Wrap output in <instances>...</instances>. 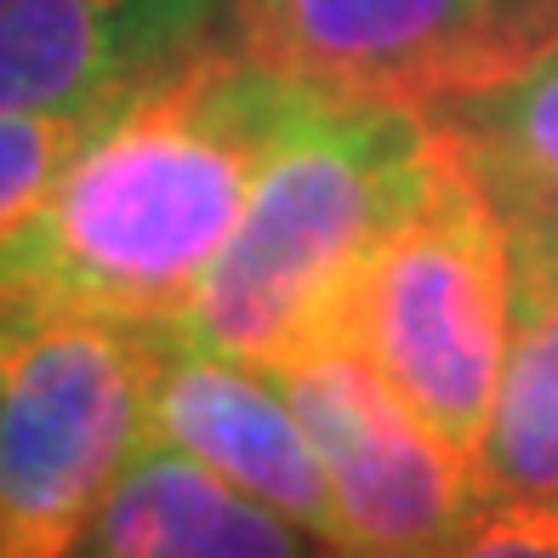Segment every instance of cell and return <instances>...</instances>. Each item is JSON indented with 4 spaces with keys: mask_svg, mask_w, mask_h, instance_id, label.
Returning a JSON list of instances; mask_svg holds the SVG:
<instances>
[{
    "mask_svg": "<svg viewBox=\"0 0 558 558\" xmlns=\"http://www.w3.org/2000/svg\"><path fill=\"white\" fill-rule=\"evenodd\" d=\"M302 92L228 35L148 74L58 177L29 234L23 291L171 331L234 240Z\"/></svg>",
    "mask_w": 558,
    "mask_h": 558,
    "instance_id": "obj_1",
    "label": "cell"
},
{
    "mask_svg": "<svg viewBox=\"0 0 558 558\" xmlns=\"http://www.w3.org/2000/svg\"><path fill=\"white\" fill-rule=\"evenodd\" d=\"M439 155L445 132L427 109L308 86L171 337L251 371L348 337L365 268L434 183Z\"/></svg>",
    "mask_w": 558,
    "mask_h": 558,
    "instance_id": "obj_2",
    "label": "cell"
},
{
    "mask_svg": "<svg viewBox=\"0 0 558 558\" xmlns=\"http://www.w3.org/2000/svg\"><path fill=\"white\" fill-rule=\"evenodd\" d=\"M160 325L0 302V558H69L143 445Z\"/></svg>",
    "mask_w": 558,
    "mask_h": 558,
    "instance_id": "obj_3",
    "label": "cell"
},
{
    "mask_svg": "<svg viewBox=\"0 0 558 558\" xmlns=\"http://www.w3.org/2000/svg\"><path fill=\"white\" fill-rule=\"evenodd\" d=\"M348 337L473 462L513 337V228L450 132L434 183L365 268Z\"/></svg>",
    "mask_w": 558,
    "mask_h": 558,
    "instance_id": "obj_4",
    "label": "cell"
},
{
    "mask_svg": "<svg viewBox=\"0 0 558 558\" xmlns=\"http://www.w3.org/2000/svg\"><path fill=\"white\" fill-rule=\"evenodd\" d=\"M222 35L296 86L439 109L553 46L558 12L547 0H228Z\"/></svg>",
    "mask_w": 558,
    "mask_h": 558,
    "instance_id": "obj_5",
    "label": "cell"
},
{
    "mask_svg": "<svg viewBox=\"0 0 558 558\" xmlns=\"http://www.w3.org/2000/svg\"><path fill=\"white\" fill-rule=\"evenodd\" d=\"M291 399L331 478L348 558H450L473 530L478 473L434 422H422L376 360L331 337L263 371Z\"/></svg>",
    "mask_w": 558,
    "mask_h": 558,
    "instance_id": "obj_6",
    "label": "cell"
},
{
    "mask_svg": "<svg viewBox=\"0 0 558 558\" xmlns=\"http://www.w3.org/2000/svg\"><path fill=\"white\" fill-rule=\"evenodd\" d=\"M222 17L228 0H0V114H109Z\"/></svg>",
    "mask_w": 558,
    "mask_h": 558,
    "instance_id": "obj_7",
    "label": "cell"
},
{
    "mask_svg": "<svg viewBox=\"0 0 558 558\" xmlns=\"http://www.w3.org/2000/svg\"><path fill=\"white\" fill-rule=\"evenodd\" d=\"M143 439H160L194 456V462L217 468L257 501L308 524L314 536L337 542V507H331L325 462L302 416L291 411V399L263 371L166 331V353H160L155 388H148Z\"/></svg>",
    "mask_w": 558,
    "mask_h": 558,
    "instance_id": "obj_8",
    "label": "cell"
},
{
    "mask_svg": "<svg viewBox=\"0 0 558 558\" xmlns=\"http://www.w3.org/2000/svg\"><path fill=\"white\" fill-rule=\"evenodd\" d=\"M69 558H348L217 468L143 439Z\"/></svg>",
    "mask_w": 558,
    "mask_h": 558,
    "instance_id": "obj_9",
    "label": "cell"
},
{
    "mask_svg": "<svg viewBox=\"0 0 558 558\" xmlns=\"http://www.w3.org/2000/svg\"><path fill=\"white\" fill-rule=\"evenodd\" d=\"M473 473L485 507L558 501V268L524 251H513V337Z\"/></svg>",
    "mask_w": 558,
    "mask_h": 558,
    "instance_id": "obj_10",
    "label": "cell"
},
{
    "mask_svg": "<svg viewBox=\"0 0 558 558\" xmlns=\"http://www.w3.org/2000/svg\"><path fill=\"white\" fill-rule=\"evenodd\" d=\"M462 143L501 211L558 189V40L519 63L507 81L427 109Z\"/></svg>",
    "mask_w": 558,
    "mask_h": 558,
    "instance_id": "obj_11",
    "label": "cell"
},
{
    "mask_svg": "<svg viewBox=\"0 0 558 558\" xmlns=\"http://www.w3.org/2000/svg\"><path fill=\"white\" fill-rule=\"evenodd\" d=\"M104 125V114H0V296L23 291V257L29 234L52 199L58 177L86 148V137Z\"/></svg>",
    "mask_w": 558,
    "mask_h": 558,
    "instance_id": "obj_12",
    "label": "cell"
},
{
    "mask_svg": "<svg viewBox=\"0 0 558 558\" xmlns=\"http://www.w3.org/2000/svg\"><path fill=\"white\" fill-rule=\"evenodd\" d=\"M450 558H558V501H490Z\"/></svg>",
    "mask_w": 558,
    "mask_h": 558,
    "instance_id": "obj_13",
    "label": "cell"
},
{
    "mask_svg": "<svg viewBox=\"0 0 558 558\" xmlns=\"http://www.w3.org/2000/svg\"><path fill=\"white\" fill-rule=\"evenodd\" d=\"M507 228H513V251L558 268V189L530 199V206H519V211H507Z\"/></svg>",
    "mask_w": 558,
    "mask_h": 558,
    "instance_id": "obj_14",
    "label": "cell"
},
{
    "mask_svg": "<svg viewBox=\"0 0 558 558\" xmlns=\"http://www.w3.org/2000/svg\"><path fill=\"white\" fill-rule=\"evenodd\" d=\"M547 7H553V12H558V0H547Z\"/></svg>",
    "mask_w": 558,
    "mask_h": 558,
    "instance_id": "obj_15",
    "label": "cell"
},
{
    "mask_svg": "<svg viewBox=\"0 0 558 558\" xmlns=\"http://www.w3.org/2000/svg\"><path fill=\"white\" fill-rule=\"evenodd\" d=\"M0 302H7V296H0Z\"/></svg>",
    "mask_w": 558,
    "mask_h": 558,
    "instance_id": "obj_16",
    "label": "cell"
},
{
    "mask_svg": "<svg viewBox=\"0 0 558 558\" xmlns=\"http://www.w3.org/2000/svg\"><path fill=\"white\" fill-rule=\"evenodd\" d=\"M12 296H17V291H12Z\"/></svg>",
    "mask_w": 558,
    "mask_h": 558,
    "instance_id": "obj_17",
    "label": "cell"
}]
</instances>
